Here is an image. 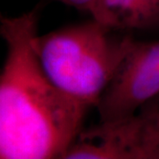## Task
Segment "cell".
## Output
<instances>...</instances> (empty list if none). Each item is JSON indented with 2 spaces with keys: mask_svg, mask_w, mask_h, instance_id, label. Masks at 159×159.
Returning a JSON list of instances; mask_svg holds the SVG:
<instances>
[{
  "mask_svg": "<svg viewBox=\"0 0 159 159\" xmlns=\"http://www.w3.org/2000/svg\"><path fill=\"white\" fill-rule=\"evenodd\" d=\"M64 159H159V97L131 117L83 129Z\"/></svg>",
  "mask_w": 159,
  "mask_h": 159,
  "instance_id": "3957f363",
  "label": "cell"
},
{
  "mask_svg": "<svg viewBox=\"0 0 159 159\" xmlns=\"http://www.w3.org/2000/svg\"><path fill=\"white\" fill-rule=\"evenodd\" d=\"M120 31L93 19L37 34L33 44L46 74L64 94L97 107L134 41Z\"/></svg>",
  "mask_w": 159,
  "mask_h": 159,
  "instance_id": "7a4b0ae2",
  "label": "cell"
},
{
  "mask_svg": "<svg viewBox=\"0 0 159 159\" xmlns=\"http://www.w3.org/2000/svg\"><path fill=\"white\" fill-rule=\"evenodd\" d=\"M40 7L0 18L7 49L0 76L1 159H63L89 108L64 94L40 62L33 44Z\"/></svg>",
  "mask_w": 159,
  "mask_h": 159,
  "instance_id": "6da1fadb",
  "label": "cell"
},
{
  "mask_svg": "<svg viewBox=\"0 0 159 159\" xmlns=\"http://www.w3.org/2000/svg\"><path fill=\"white\" fill-rule=\"evenodd\" d=\"M92 18L119 30L159 27V0H97Z\"/></svg>",
  "mask_w": 159,
  "mask_h": 159,
  "instance_id": "5b68a950",
  "label": "cell"
},
{
  "mask_svg": "<svg viewBox=\"0 0 159 159\" xmlns=\"http://www.w3.org/2000/svg\"><path fill=\"white\" fill-rule=\"evenodd\" d=\"M159 97V41H134L97 103L100 122L133 116Z\"/></svg>",
  "mask_w": 159,
  "mask_h": 159,
  "instance_id": "277c9868",
  "label": "cell"
},
{
  "mask_svg": "<svg viewBox=\"0 0 159 159\" xmlns=\"http://www.w3.org/2000/svg\"><path fill=\"white\" fill-rule=\"evenodd\" d=\"M60 2L66 6L74 7L80 11H86L90 12L93 6H95L97 0H55Z\"/></svg>",
  "mask_w": 159,
  "mask_h": 159,
  "instance_id": "8992f818",
  "label": "cell"
}]
</instances>
